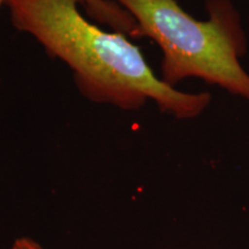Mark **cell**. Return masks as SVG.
Instances as JSON below:
<instances>
[{
    "instance_id": "1",
    "label": "cell",
    "mask_w": 249,
    "mask_h": 249,
    "mask_svg": "<svg viewBox=\"0 0 249 249\" xmlns=\"http://www.w3.org/2000/svg\"><path fill=\"white\" fill-rule=\"evenodd\" d=\"M80 0H6L15 29L33 36L48 54L73 71L86 98L121 110L154 101L163 112L191 119L205 110L210 93L177 90L158 79L126 35L108 33L80 13Z\"/></svg>"
},
{
    "instance_id": "4",
    "label": "cell",
    "mask_w": 249,
    "mask_h": 249,
    "mask_svg": "<svg viewBox=\"0 0 249 249\" xmlns=\"http://www.w3.org/2000/svg\"><path fill=\"white\" fill-rule=\"evenodd\" d=\"M12 249H42V248H40L36 242L30 240V239L22 238V239H18V240L14 242V246Z\"/></svg>"
},
{
    "instance_id": "3",
    "label": "cell",
    "mask_w": 249,
    "mask_h": 249,
    "mask_svg": "<svg viewBox=\"0 0 249 249\" xmlns=\"http://www.w3.org/2000/svg\"><path fill=\"white\" fill-rule=\"evenodd\" d=\"M88 17L101 24H107L116 33L140 38L136 20L127 9L113 0H80Z\"/></svg>"
},
{
    "instance_id": "5",
    "label": "cell",
    "mask_w": 249,
    "mask_h": 249,
    "mask_svg": "<svg viewBox=\"0 0 249 249\" xmlns=\"http://www.w3.org/2000/svg\"><path fill=\"white\" fill-rule=\"evenodd\" d=\"M5 2H6V0H0V7H1L2 4H5Z\"/></svg>"
},
{
    "instance_id": "2",
    "label": "cell",
    "mask_w": 249,
    "mask_h": 249,
    "mask_svg": "<svg viewBox=\"0 0 249 249\" xmlns=\"http://www.w3.org/2000/svg\"><path fill=\"white\" fill-rule=\"evenodd\" d=\"M116 1L135 18L140 37L154 39L160 48L166 85L200 77L249 101V74L240 64L246 38L231 0H207V21L196 20L177 0Z\"/></svg>"
},
{
    "instance_id": "6",
    "label": "cell",
    "mask_w": 249,
    "mask_h": 249,
    "mask_svg": "<svg viewBox=\"0 0 249 249\" xmlns=\"http://www.w3.org/2000/svg\"><path fill=\"white\" fill-rule=\"evenodd\" d=\"M0 82H1V81H0Z\"/></svg>"
}]
</instances>
